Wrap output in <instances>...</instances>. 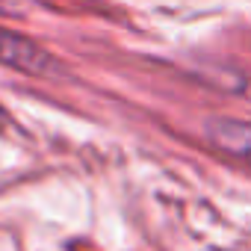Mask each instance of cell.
<instances>
[{
	"mask_svg": "<svg viewBox=\"0 0 251 251\" xmlns=\"http://www.w3.org/2000/svg\"><path fill=\"white\" fill-rule=\"evenodd\" d=\"M12 3H15V0H0V9H9Z\"/></svg>",
	"mask_w": 251,
	"mask_h": 251,
	"instance_id": "cell-3",
	"label": "cell"
},
{
	"mask_svg": "<svg viewBox=\"0 0 251 251\" xmlns=\"http://www.w3.org/2000/svg\"><path fill=\"white\" fill-rule=\"evenodd\" d=\"M0 62L12 65L18 71H27V74H50L53 68L48 50H42L36 42L18 33H9V30H0Z\"/></svg>",
	"mask_w": 251,
	"mask_h": 251,
	"instance_id": "cell-1",
	"label": "cell"
},
{
	"mask_svg": "<svg viewBox=\"0 0 251 251\" xmlns=\"http://www.w3.org/2000/svg\"><path fill=\"white\" fill-rule=\"evenodd\" d=\"M207 136L216 148L251 163V124L248 121L213 118V121H207Z\"/></svg>",
	"mask_w": 251,
	"mask_h": 251,
	"instance_id": "cell-2",
	"label": "cell"
}]
</instances>
